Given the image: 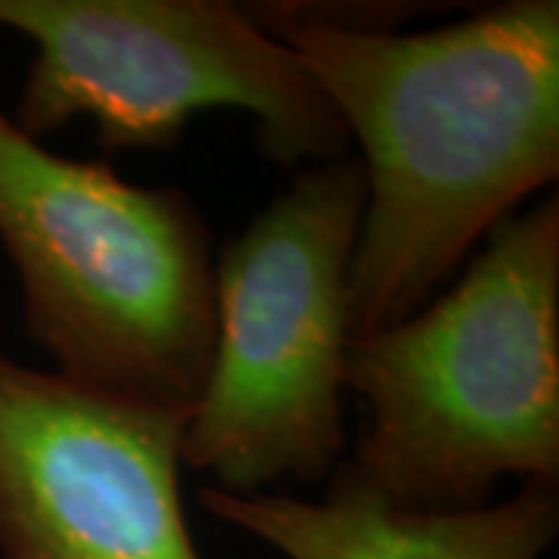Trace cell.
<instances>
[{"instance_id": "6da1fadb", "label": "cell", "mask_w": 559, "mask_h": 559, "mask_svg": "<svg viewBox=\"0 0 559 559\" xmlns=\"http://www.w3.org/2000/svg\"><path fill=\"white\" fill-rule=\"evenodd\" d=\"M318 81L364 156L348 330L419 311L528 193L559 175V3L513 0L432 32L345 28L246 3Z\"/></svg>"}, {"instance_id": "7a4b0ae2", "label": "cell", "mask_w": 559, "mask_h": 559, "mask_svg": "<svg viewBox=\"0 0 559 559\" xmlns=\"http://www.w3.org/2000/svg\"><path fill=\"white\" fill-rule=\"evenodd\" d=\"M367 419L348 460L423 513L488 507L503 479L559 481V200L513 212L463 277L345 348Z\"/></svg>"}, {"instance_id": "3957f363", "label": "cell", "mask_w": 559, "mask_h": 559, "mask_svg": "<svg viewBox=\"0 0 559 559\" xmlns=\"http://www.w3.org/2000/svg\"><path fill=\"white\" fill-rule=\"evenodd\" d=\"M0 246L66 382L190 414L215 345L212 230L178 187L66 159L0 112Z\"/></svg>"}, {"instance_id": "277c9868", "label": "cell", "mask_w": 559, "mask_h": 559, "mask_svg": "<svg viewBox=\"0 0 559 559\" xmlns=\"http://www.w3.org/2000/svg\"><path fill=\"white\" fill-rule=\"evenodd\" d=\"M367 200L355 156L299 168L215 261V345L180 463L227 495L330 481L342 463L348 271Z\"/></svg>"}, {"instance_id": "5b68a950", "label": "cell", "mask_w": 559, "mask_h": 559, "mask_svg": "<svg viewBox=\"0 0 559 559\" xmlns=\"http://www.w3.org/2000/svg\"><path fill=\"white\" fill-rule=\"evenodd\" d=\"M0 28L35 44L10 121L44 140L97 124L103 150H168L205 109L259 121L280 168L348 156L340 112L301 60L227 0H0Z\"/></svg>"}, {"instance_id": "8992f818", "label": "cell", "mask_w": 559, "mask_h": 559, "mask_svg": "<svg viewBox=\"0 0 559 559\" xmlns=\"http://www.w3.org/2000/svg\"><path fill=\"white\" fill-rule=\"evenodd\" d=\"M187 417L0 355V557L200 559L180 503Z\"/></svg>"}, {"instance_id": "52a82bcc", "label": "cell", "mask_w": 559, "mask_h": 559, "mask_svg": "<svg viewBox=\"0 0 559 559\" xmlns=\"http://www.w3.org/2000/svg\"><path fill=\"white\" fill-rule=\"evenodd\" d=\"M202 510L286 559H540L557 540V485L525 481L513 498L463 513L399 507L342 460L326 498L227 495L200 488Z\"/></svg>"}]
</instances>
